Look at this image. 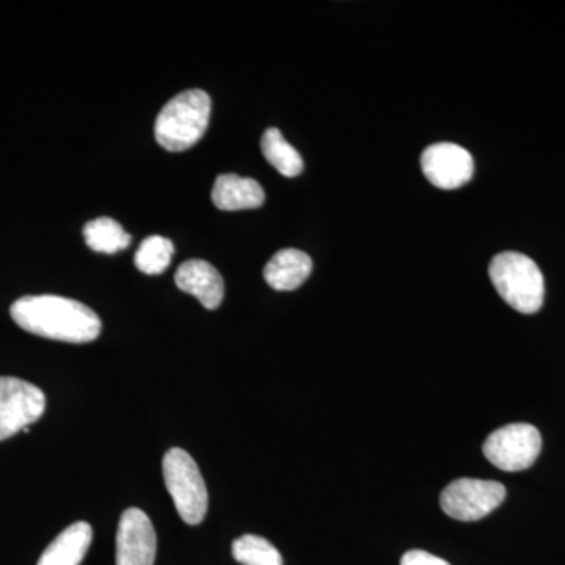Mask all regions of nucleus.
Masks as SVG:
<instances>
[{
  "mask_svg": "<svg viewBox=\"0 0 565 565\" xmlns=\"http://www.w3.org/2000/svg\"><path fill=\"white\" fill-rule=\"evenodd\" d=\"M25 332L63 343H92L102 333V319L87 305L61 296H25L10 308Z\"/></svg>",
  "mask_w": 565,
  "mask_h": 565,
  "instance_id": "obj_1",
  "label": "nucleus"
},
{
  "mask_svg": "<svg viewBox=\"0 0 565 565\" xmlns=\"http://www.w3.org/2000/svg\"><path fill=\"white\" fill-rule=\"evenodd\" d=\"M210 117L211 98L206 92H182L159 111L154 125L156 140L167 151L189 150L206 132Z\"/></svg>",
  "mask_w": 565,
  "mask_h": 565,
  "instance_id": "obj_2",
  "label": "nucleus"
},
{
  "mask_svg": "<svg viewBox=\"0 0 565 565\" xmlns=\"http://www.w3.org/2000/svg\"><path fill=\"white\" fill-rule=\"evenodd\" d=\"M489 275L494 289L509 307L523 315H534L541 310L545 281L533 259L522 253H500L490 263Z\"/></svg>",
  "mask_w": 565,
  "mask_h": 565,
  "instance_id": "obj_3",
  "label": "nucleus"
},
{
  "mask_svg": "<svg viewBox=\"0 0 565 565\" xmlns=\"http://www.w3.org/2000/svg\"><path fill=\"white\" fill-rule=\"evenodd\" d=\"M163 481L178 514L188 525H200L207 512V489L195 460L188 451L172 448L163 456Z\"/></svg>",
  "mask_w": 565,
  "mask_h": 565,
  "instance_id": "obj_4",
  "label": "nucleus"
},
{
  "mask_svg": "<svg viewBox=\"0 0 565 565\" xmlns=\"http://www.w3.org/2000/svg\"><path fill=\"white\" fill-rule=\"evenodd\" d=\"M482 451L500 470L509 473L527 470L541 455V433L531 424H509L487 437Z\"/></svg>",
  "mask_w": 565,
  "mask_h": 565,
  "instance_id": "obj_5",
  "label": "nucleus"
},
{
  "mask_svg": "<svg viewBox=\"0 0 565 565\" xmlns=\"http://www.w3.org/2000/svg\"><path fill=\"white\" fill-rule=\"evenodd\" d=\"M505 500L503 484L482 479H457L440 497L441 509L446 515L459 522H478L492 514Z\"/></svg>",
  "mask_w": 565,
  "mask_h": 565,
  "instance_id": "obj_6",
  "label": "nucleus"
},
{
  "mask_svg": "<svg viewBox=\"0 0 565 565\" xmlns=\"http://www.w3.org/2000/svg\"><path fill=\"white\" fill-rule=\"evenodd\" d=\"M46 408V396L39 386L17 377H0V441L21 430L29 433Z\"/></svg>",
  "mask_w": 565,
  "mask_h": 565,
  "instance_id": "obj_7",
  "label": "nucleus"
},
{
  "mask_svg": "<svg viewBox=\"0 0 565 565\" xmlns=\"http://www.w3.org/2000/svg\"><path fill=\"white\" fill-rule=\"evenodd\" d=\"M422 169L435 188L452 191L473 178V156L456 143L430 145L423 151Z\"/></svg>",
  "mask_w": 565,
  "mask_h": 565,
  "instance_id": "obj_8",
  "label": "nucleus"
},
{
  "mask_svg": "<svg viewBox=\"0 0 565 565\" xmlns=\"http://www.w3.org/2000/svg\"><path fill=\"white\" fill-rule=\"evenodd\" d=\"M158 537L150 516L140 509L122 512L117 531V565H152Z\"/></svg>",
  "mask_w": 565,
  "mask_h": 565,
  "instance_id": "obj_9",
  "label": "nucleus"
},
{
  "mask_svg": "<svg viewBox=\"0 0 565 565\" xmlns=\"http://www.w3.org/2000/svg\"><path fill=\"white\" fill-rule=\"evenodd\" d=\"M182 292L191 294L206 310L221 307L225 296V281L212 264L203 259L182 263L174 275Z\"/></svg>",
  "mask_w": 565,
  "mask_h": 565,
  "instance_id": "obj_10",
  "label": "nucleus"
},
{
  "mask_svg": "<svg viewBox=\"0 0 565 565\" xmlns=\"http://www.w3.org/2000/svg\"><path fill=\"white\" fill-rule=\"evenodd\" d=\"M211 196L221 211L256 210L266 202V193L258 181L234 173L218 174Z\"/></svg>",
  "mask_w": 565,
  "mask_h": 565,
  "instance_id": "obj_11",
  "label": "nucleus"
},
{
  "mask_svg": "<svg viewBox=\"0 0 565 565\" xmlns=\"http://www.w3.org/2000/svg\"><path fill=\"white\" fill-rule=\"evenodd\" d=\"M313 270L310 256L297 248L275 253L264 267V278L275 291H294L300 288Z\"/></svg>",
  "mask_w": 565,
  "mask_h": 565,
  "instance_id": "obj_12",
  "label": "nucleus"
},
{
  "mask_svg": "<svg viewBox=\"0 0 565 565\" xmlns=\"http://www.w3.org/2000/svg\"><path fill=\"white\" fill-rule=\"evenodd\" d=\"M92 539V526L87 522L73 523L44 550L39 565H81L90 548Z\"/></svg>",
  "mask_w": 565,
  "mask_h": 565,
  "instance_id": "obj_13",
  "label": "nucleus"
},
{
  "mask_svg": "<svg viewBox=\"0 0 565 565\" xmlns=\"http://www.w3.org/2000/svg\"><path fill=\"white\" fill-rule=\"evenodd\" d=\"M262 151L267 162L282 177H299L303 172L302 156L285 140L277 128H269L263 134Z\"/></svg>",
  "mask_w": 565,
  "mask_h": 565,
  "instance_id": "obj_14",
  "label": "nucleus"
},
{
  "mask_svg": "<svg viewBox=\"0 0 565 565\" xmlns=\"http://www.w3.org/2000/svg\"><path fill=\"white\" fill-rule=\"evenodd\" d=\"M85 243L93 252L115 255L131 244V236L125 228L110 217H99L84 226Z\"/></svg>",
  "mask_w": 565,
  "mask_h": 565,
  "instance_id": "obj_15",
  "label": "nucleus"
},
{
  "mask_svg": "<svg viewBox=\"0 0 565 565\" xmlns=\"http://www.w3.org/2000/svg\"><path fill=\"white\" fill-rule=\"evenodd\" d=\"M173 253L172 241L162 236H150L140 244L134 263L140 273L159 275L166 273L167 267L172 263Z\"/></svg>",
  "mask_w": 565,
  "mask_h": 565,
  "instance_id": "obj_16",
  "label": "nucleus"
},
{
  "mask_svg": "<svg viewBox=\"0 0 565 565\" xmlns=\"http://www.w3.org/2000/svg\"><path fill=\"white\" fill-rule=\"evenodd\" d=\"M233 557L243 565H282L280 552L266 539L253 534L233 542Z\"/></svg>",
  "mask_w": 565,
  "mask_h": 565,
  "instance_id": "obj_17",
  "label": "nucleus"
},
{
  "mask_svg": "<svg viewBox=\"0 0 565 565\" xmlns=\"http://www.w3.org/2000/svg\"><path fill=\"white\" fill-rule=\"evenodd\" d=\"M401 565H451L448 561L433 555V553L423 552V550H411L405 553Z\"/></svg>",
  "mask_w": 565,
  "mask_h": 565,
  "instance_id": "obj_18",
  "label": "nucleus"
}]
</instances>
